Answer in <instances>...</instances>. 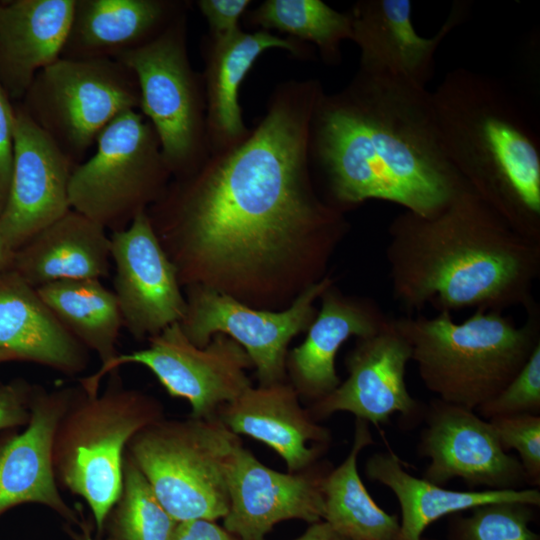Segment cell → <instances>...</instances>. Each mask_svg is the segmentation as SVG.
I'll list each match as a JSON object with an SVG mask.
<instances>
[{
	"label": "cell",
	"mask_w": 540,
	"mask_h": 540,
	"mask_svg": "<svg viewBox=\"0 0 540 540\" xmlns=\"http://www.w3.org/2000/svg\"><path fill=\"white\" fill-rule=\"evenodd\" d=\"M323 92L290 81L238 144L174 178L147 214L181 285L250 296L275 288L296 267L318 282L347 230L344 213L312 183L310 129Z\"/></svg>",
	"instance_id": "obj_1"
},
{
	"label": "cell",
	"mask_w": 540,
	"mask_h": 540,
	"mask_svg": "<svg viewBox=\"0 0 540 540\" xmlns=\"http://www.w3.org/2000/svg\"><path fill=\"white\" fill-rule=\"evenodd\" d=\"M310 162L327 203L344 213L367 200L431 215L467 186L443 146L431 92L401 78L358 70L316 103Z\"/></svg>",
	"instance_id": "obj_2"
},
{
	"label": "cell",
	"mask_w": 540,
	"mask_h": 540,
	"mask_svg": "<svg viewBox=\"0 0 540 540\" xmlns=\"http://www.w3.org/2000/svg\"><path fill=\"white\" fill-rule=\"evenodd\" d=\"M385 257L394 300L407 311H501L535 305L540 242L516 231L468 185L440 210L397 215Z\"/></svg>",
	"instance_id": "obj_3"
},
{
	"label": "cell",
	"mask_w": 540,
	"mask_h": 540,
	"mask_svg": "<svg viewBox=\"0 0 540 540\" xmlns=\"http://www.w3.org/2000/svg\"><path fill=\"white\" fill-rule=\"evenodd\" d=\"M449 160L467 185L516 231L540 242V137L524 100L467 68L431 92Z\"/></svg>",
	"instance_id": "obj_4"
},
{
	"label": "cell",
	"mask_w": 540,
	"mask_h": 540,
	"mask_svg": "<svg viewBox=\"0 0 540 540\" xmlns=\"http://www.w3.org/2000/svg\"><path fill=\"white\" fill-rule=\"evenodd\" d=\"M526 311L521 326L501 311L483 310L461 323L439 312L432 318H394V324L411 347L425 387L445 402L475 411L516 376L540 343L539 306Z\"/></svg>",
	"instance_id": "obj_5"
},
{
	"label": "cell",
	"mask_w": 540,
	"mask_h": 540,
	"mask_svg": "<svg viewBox=\"0 0 540 540\" xmlns=\"http://www.w3.org/2000/svg\"><path fill=\"white\" fill-rule=\"evenodd\" d=\"M109 374L101 392L89 394L77 387L52 448L56 479L86 501L98 532L120 498L128 443L164 418L157 399L127 388L118 369Z\"/></svg>",
	"instance_id": "obj_6"
},
{
	"label": "cell",
	"mask_w": 540,
	"mask_h": 540,
	"mask_svg": "<svg viewBox=\"0 0 540 540\" xmlns=\"http://www.w3.org/2000/svg\"><path fill=\"white\" fill-rule=\"evenodd\" d=\"M241 441L217 416L161 419L140 430L126 453L177 521H215L229 508L228 481Z\"/></svg>",
	"instance_id": "obj_7"
},
{
	"label": "cell",
	"mask_w": 540,
	"mask_h": 540,
	"mask_svg": "<svg viewBox=\"0 0 540 540\" xmlns=\"http://www.w3.org/2000/svg\"><path fill=\"white\" fill-rule=\"evenodd\" d=\"M95 146L94 153L72 171L69 204L112 233L147 211L172 175L153 126L139 110L113 120Z\"/></svg>",
	"instance_id": "obj_8"
},
{
	"label": "cell",
	"mask_w": 540,
	"mask_h": 540,
	"mask_svg": "<svg viewBox=\"0 0 540 540\" xmlns=\"http://www.w3.org/2000/svg\"><path fill=\"white\" fill-rule=\"evenodd\" d=\"M186 22L184 13L150 42L115 58L137 79L139 111L153 126L173 178L209 156L203 80L188 57Z\"/></svg>",
	"instance_id": "obj_9"
},
{
	"label": "cell",
	"mask_w": 540,
	"mask_h": 540,
	"mask_svg": "<svg viewBox=\"0 0 540 540\" xmlns=\"http://www.w3.org/2000/svg\"><path fill=\"white\" fill-rule=\"evenodd\" d=\"M22 108L78 165L117 117L139 110L134 73L120 61L60 58L41 70Z\"/></svg>",
	"instance_id": "obj_10"
},
{
	"label": "cell",
	"mask_w": 540,
	"mask_h": 540,
	"mask_svg": "<svg viewBox=\"0 0 540 540\" xmlns=\"http://www.w3.org/2000/svg\"><path fill=\"white\" fill-rule=\"evenodd\" d=\"M149 346L128 354H118L92 376L81 381L88 393L99 391L100 380L121 365L136 363L147 367L172 397L191 405L190 417L217 416L221 406L240 396L251 382L246 369L253 366L247 352L224 334H215L204 347L193 344L174 323L151 337Z\"/></svg>",
	"instance_id": "obj_11"
},
{
	"label": "cell",
	"mask_w": 540,
	"mask_h": 540,
	"mask_svg": "<svg viewBox=\"0 0 540 540\" xmlns=\"http://www.w3.org/2000/svg\"><path fill=\"white\" fill-rule=\"evenodd\" d=\"M332 284L325 276L279 312L257 310L206 286H187L186 311L179 325L198 347L206 346L215 334L230 337L249 355L260 385L283 382L287 346L294 336L308 329L316 313L314 301Z\"/></svg>",
	"instance_id": "obj_12"
},
{
	"label": "cell",
	"mask_w": 540,
	"mask_h": 540,
	"mask_svg": "<svg viewBox=\"0 0 540 540\" xmlns=\"http://www.w3.org/2000/svg\"><path fill=\"white\" fill-rule=\"evenodd\" d=\"M411 347L397 330L394 318L378 332L357 338L345 359L347 379L308 410L319 421L335 412H350L374 426L386 425L395 413L399 426L412 429L421 423L426 403L414 398L405 382Z\"/></svg>",
	"instance_id": "obj_13"
},
{
	"label": "cell",
	"mask_w": 540,
	"mask_h": 540,
	"mask_svg": "<svg viewBox=\"0 0 540 540\" xmlns=\"http://www.w3.org/2000/svg\"><path fill=\"white\" fill-rule=\"evenodd\" d=\"M423 421L417 453L430 460L424 479L443 486L460 478L489 490L527 484L519 459L502 449L489 421L474 410L436 397L426 404Z\"/></svg>",
	"instance_id": "obj_14"
},
{
	"label": "cell",
	"mask_w": 540,
	"mask_h": 540,
	"mask_svg": "<svg viewBox=\"0 0 540 540\" xmlns=\"http://www.w3.org/2000/svg\"><path fill=\"white\" fill-rule=\"evenodd\" d=\"M113 292L123 326L136 339H149L186 311L178 272L162 247L147 214H138L128 227L112 232Z\"/></svg>",
	"instance_id": "obj_15"
},
{
	"label": "cell",
	"mask_w": 540,
	"mask_h": 540,
	"mask_svg": "<svg viewBox=\"0 0 540 540\" xmlns=\"http://www.w3.org/2000/svg\"><path fill=\"white\" fill-rule=\"evenodd\" d=\"M75 166L22 106L15 108L12 174L0 213V233L12 253L71 209Z\"/></svg>",
	"instance_id": "obj_16"
},
{
	"label": "cell",
	"mask_w": 540,
	"mask_h": 540,
	"mask_svg": "<svg viewBox=\"0 0 540 540\" xmlns=\"http://www.w3.org/2000/svg\"><path fill=\"white\" fill-rule=\"evenodd\" d=\"M332 469L328 461L294 473L262 464L243 446L229 474V508L224 528L238 540H264L279 522L323 520V484Z\"/></svg>",
	"instance_id": "obj_17"
},
{
	"label": "cell",
	"mask_w": 540,
	"mask_h": 540,
	"mask_svg": "<svg viewBox=\"0 0 540 540\" xmlns=\"http://www.w3.org/2000/svg\"><path fill=\"white\" fill-rule=\"evenodd\" d=\"M352 39L359 47V70L386 74L425 87L435 72V54L443 40L460 25L467 4H454L448 18L431 38L412 24L409 0H361L349 12Z\"/></svg>",
	"instance_id": "obj_18"
},
{
	"label": "cell",
	"mask_w": 540,
	"mask_h": 540,
	"mask_svg": "<svg viewBox=\"0 0 540 540\" xmlns=\"http://www.w3.org/2000/svg\"><path fill=\"white\" fill-rule=\"evenodd\" d=\"M76 390L47 391L34 386L25 430L0 440V516L16 505L39 503L79 523L59 493L52 460L57 426Z\"/></svg>",
	"instance_id": "obj_19"
},
{
	"label": "cell",
	"mask_w": 540,
	"mask_h": 540,
	"mask_svg": "<svg viewBox=\"0 0 540 540\" xmlns=\"http://www.w3.org/2000/svg\"><path fill=\"white\" fill-rule=\"evenodd\" d=\"M295 388L285 382L250 386L217 412L236 435L263 442L285 461L288 472L305 470L326 453L331 432L303 408Z\"/></svg>",
	"instance_id": "obj_20"
},
{
	"label": "cell",
	"mask_w": 540,
	"mask_h": 540,
	"mask_svg": "<svg viewBox=\"0 0 540 540\" xmlns=\"http://www.w3.org/2000/svg\"><path fill=\"white\" fill-rule=\"evenodd\" d=\"M320 297L321 309L309 325L304 342L286 361L292 386L311 404L341 383L335 359L342 344L352 336L362 338L378 332L392 318L375 301L344 296L333 285Z\"/></svg>",
	"instance_id": "obj_21"
},
{
	"label": "cell",
	"mask_w": 540,
	"mask_h": 540,
	"mask_svg": "<svg viewBox=\"0 0 540 540\" xmlns=\"http://www.w3.org/2000/svg\"><path fill=\"white\" fill-rule=\"evenodd\" d=\"M202 75L206 101V134L209 154L230 148L249 133L239 105V89L257 58L266 50L281 48L295 55L309 52L302 42L266 30H239L221 40L207 38Z\"/></svg>",
	"instance_id": "obj_22"
},
{
	"label": "cell",
	"mask_w": 540,
	"mask_h": 540,
	"mask_svg": "<svg viewBox=\"0 0 540 540\" xmlns=\"http://www.w3.org/2000/svg\"><path fill=\"white\" fill-rule=\"evenodd\" d=\"M186 13L173 0H75L61 58L115 59L160 35Z\"/></svg>",
	"instance_id": "obj_23"
},
{
	"label": "cell",
	"mask_w": 540,
	"mask_h": 540,
	"mask_svg": "<svg viewBox=\"0 0 540 540\" xmlns=\"http://www.w3.org/2000/svg\"><path fill=\"white\" fill-rule=\"evenodd\" d=\"M0 349L68 375L83 371L89 360L88 349L12 268L0 272Z\"/></svg>",
	"instance_id": "obj_24"
},
{
	"label": "cell",
	"mask_w": 540,
	"mask_h": 540,
	"mask_svg": "<svg viewBox=\"0 0 540 540\" xmlns=\"http://www.w3.org/2000/svg\"><path fill=\"white\" fill-rule=\"evenodd\" d=\"M75 0H17L0 4V83L23 98L36 75L58 59Z\"/></svg>",
	"instance_id": "obj_25"
},
{
	"label": "cell",
	"mask_w": 540,
	"mask_h": 540,
	"mask_svg": "<svg viewBox=\"0 0 540 540\" xmlns=\"http://www.w3.org/2000/svg\"><path fill=\"white\" fill-rule=\"evenodd\" d=\"M10 268L36 289L63 280H101L111 269L110 236L70 209L17 249Z\"/></svg>",
	"instance_id": "obj_26"
},
{
	"label": "cell",
	"mask_w": 540,
	"mask_h": 540,
	"mask_svg": "<svg viewBox=\"0 0 540 540\" xmlns=\"http://www.w3.org/2000/svg\"><path fill=\"white\" fill-rule=\"evenodd\" d=\"M365 475L388 487L401 509L398 540H421L426 528L438 519L493 502H521L538 507V488L458 491L436 485L408 473L391 450L373 453L365 463Z\"/></svg>",
	"instance_id": "obj_27"
},
{
	"label": "cell",
	"mask_w": 540,
	"mask_h": 540,
	"mask_svg": "<svg viewBox=\"0 0 540 540\" xmlns=\"http://www.w3.org/2000/svg\"><path fill=\"white\" fill-rule=\"evenodd\" d=\"M372 444L369 423L356 419L347 457L330 470L323 484V520L349 540H398V516L377 505L358 472V457Z\"/></svg>",
	"instance_id": "obj_28"
},
{
	"label": "cell",
	"mask_w": 540,
	"mask_h": 540,
	"mask_svg": "<svg viewBox=\"0 0 540 540\" xmlns=\"http://www.w3.org/2000/svg\"><path fill=\"white\" fill-rule=\"evenodd\" d=\"M37 292L59 322L98 355L101 366L118 356L122 315L114 292L100 280L57 281L37 288Z\"/></svg>",
	"instance_id": "obj_29"
},
{
	"label": "cell",
	"mask_w": 540,
	"mask_h": 540,
	"mask_svg": "<svg viewBox=\"0 0 540 540\" xmlns=\"http://www.w3.org/2000/svg\"><path fill=\"white\" fill-rule=\"evenodd\" d=\"M248 20L260 30L276 29L302 43H313L328 64L340 62L341 43L352 39L349 12H339L321 0H266Z\"/></svg>",
	"instance_id": "obj_30"
},
{
	"label": "cell",
	"mask_w": 540,
	"mask_h": 540,
	"mask_svg": "<svg viewBox=\"0 0 540 540\" xmlns=\"http://www.w3.org/2000/svg\"><path fill=\"white\" fill-rule=\"evenodd\" d=\"M115 506L113 529L116 540H171L179 523L160 503L126 452L122 491Z\"/></svg>",
	"instance_id": "obj_31"
},
{
	"label": "cell",
	"mask_w": 540,
	"mask_h": 540,
	"mask_svg": "<svg viewBox=\"0 0 540 540\" xmlns=\"http://www.w3.org/2000/svg\"><path fill=\"white\" fill-rule=\"evenodd\" d=\"M536 507L521 502H493L454 518L449 540H539L530 528Z\"/></svg>",
	"instance_id": "obj_32"
},
{
	"label": "cell",
	"mask_w": 540,
	"mask_h": 540,
	"mask_svg": "<svg viewBox=\"0 0 540 540\" xmlns=\"http://www.w3.org/2000/svg\"><path fill=\"white\" fill-rule=\"evenodd\" d=\"M502 449H513L526 475L527 484L540 486V415L520 413L488 419Z\"/></svg>",
	"instance_id": "obj_33"
},
{
	"label": "cell",
	"mask_w": 540,
	"mask_h": 540,
	"mask_svg": "<svg viewBox=\"0 0 540 540\" xmlns=\"http://www.w3.org/2000/svg\"><path fill=\"white\" fill-rule=\"evenodd\" d=\"M475 411L487 420L520 413L540 415V343L516 376Z\"/></svg>",
	"instance_id": "obj_34"
},
{
	"label": "cell",
	"mask_w": 540,
	"mask_h": 540,
	"mask_svg": "<svg viewBox=\"0 0 540 540\" xmlns=\"http://www.w3.org/2000/svg\"><path fill=\"white\" fill-rule=\"evenodd\" d=\"M250 3L249 0L197 1L196 5L208 23V38L221 40L241 30L239 21Z\"/></svg>",
	"instance_id": "obj_35"
},
{
	"label": "cell",
	"mask_w": 540,
	"mask_h": 540,
	"mask_svg": "<svg viewBox=\"0 0 540 540\" xmlns=\"http://www.w3.org/2000/svg\"><path fill=\"white\" fill-rule=\"evenodd\" d=\"M15 108L0 83V213L7 199L14 154Z\"/></svg>",
	"instance_id": "obj_36"
},
{
	"label": "cell",
	"mask_w": 540,
	"mask_h": 540,
	"mask_svg": "<svg viewBox=\"0 0 540 540\" xmlns=\"http://www.w3.org/2000/svg\"><path fill=\"white\" fill-rule=\"evenodd\" d=\"M33 387L21 380L0 384V430L28 423Z\"/></svg>",
	"instance_id": "obj_37"
},
{
	"label": "cell",
	"mask_w": 540,
	"mask_h": 540,
	"mask_svg": "<svg viewBox=\"0 0 540 540\" xmlns=\"http://www.w3.org/2000/svg\"><path fill=\"white\" fill-rule=\"evenodd\" d=\"M171 540H238L215 521L194 519L179 522Z\"/></svg>",
	"instance_id": "obj_38"
},
{
	"label": "cell",
	"mask_w": 540,
	"mask_h": 540,
	"mask_svg": "<svg viewBox=\"0 0 540 540\" xmlns=\"http://www.w3.org/2000/svg\"><path fill=\"white\" fill-rule=\"evenodd\" d=\"M294 540H349L335 531L324 520L311 523L306 531Z\"/></svg>",
	"instance_id": "obj_39"
},
{
	"label": "cell",
	"mask_w": 540,
	"mask_h": 540,
	"mask_svg": "<svg viewBox=\"0 0 540 540\" xmlns=\"http://www.w3.org/2000/svg\"><path fill=\"white\" fill-rule=\"evenodd\" d=\"M13 253L6 247L0 233V272L10 268Z\"/></svg>",
	"instance_id": "obj_40"
},
{
	"label": "cell",
	"mask_w": 540,
	"mask_h": 540,
	"mask_svg": "<svg viewBox=\"0 0 540 540\" xmlns=\"http://www.w3.org/2000/svg\"><path fill=\"white\" fill-rule=\"evenodd\" d=\"M13 360H18L13 353L0 349V363Z\"/></svg>",
	"instance_id": "obj_41"
},
{
	"label": "cell",
	"mask_w": 540,
	"mask_h": 540,
	"mask_svg": "<svg viewBox=\"0 0 540 540\" xmlns=\"http://www.w3.org/2000/svg\"><path fill=\"white\" fill-rule=\"evenodd\" d=\"M75 540H99L92 538L87 532H84L82 534H76ZM111 540V539H108Z\"/></svg>",
	"instance_id": "obj_42"
},
{
	"label": "cell",
	"mask_w": 540,
	"mask_h": 540,
	"mask_svg": "<svg viewBox=\"0 0 540 540\" xmlns=\"http://www.w3.org/2000/svg\"><path fill=\"white\" fill-rule=\"evenodd\" d=\"M421 540H431V539H428V538H423V537H422V538H421Z\"/></svg>",
	"instance_id": "obj_43"
}]
</instances>
